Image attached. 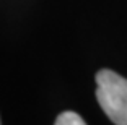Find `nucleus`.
<instances>
[{
    "mask_svg": "<svg viewBox=\"0 0 127 125\" xmlns=\"http://www.w3.org/2000/svg\"><path fill=\"white\" fill-rule=\"evenodd\" d=\"M96 99L114 125H127V80L112 70L96 73Z\"/></svg>",
    "mask_w": 127,
    "mask_h": 125,
    "instance_id": "1",
    "label": "nucleus"
},
{
    "mask_svg": "<svg viewBox=\"0 0 127 125\" xmlns=\"http://www.w3.org/2000/svg\"><path fill=\"white\" fill-rule=\"evenodd\" d=\"M54 125H86L85 120L80 117L77 112H62V114L57 117L56 124Z\"/></svg>",
    "mask_w": 127,
    "mask_h": 125,
    "instance_id": "2",
    "label": "nucleus"
}]
</instances>
